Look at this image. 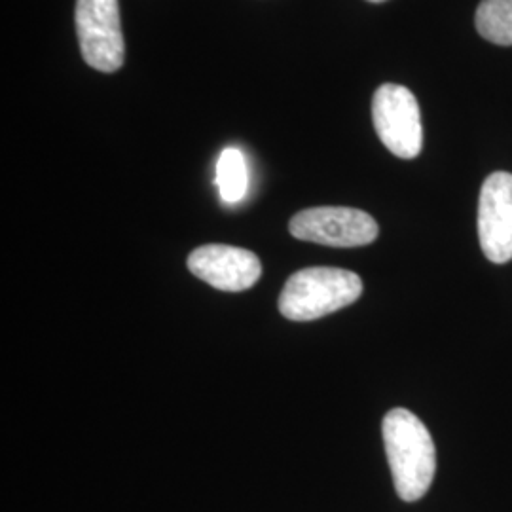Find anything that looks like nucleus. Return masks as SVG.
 Here are the masks:
<instances>
[{
    "label": "nucleus",
    "instance_id": "nucleus-6",
    "mask_svg": "<svg viewBox=\"0 0 512 512\" xmlns=\"http://www.w3.org/2000/svg\"><path fill=\"white\" fill-rule=\"evenodd\" d=\"M478 239L494 264L512 260V173H492L478 198Z\"/></svg>",
    "mask_w": 512,
    "mask_h": 512
},
{
    "label": "nucleus",
    "instance_id": "nucleus-7",
    "mask_svg": "<svg viewBox=\"0 0 512 512\" xmlns=\"http://www.w3.org/2000/svg\"><path fill=\"white\" fill-rule=\"evenodd\" d=\"M186 266L192 274L224 293H241L255 285L262 274L260 258L234 245H202L194 249Z\"/></svg>",
    "mask_w": 512,
    "mask_h": 512
},
{
    "label": "nucleus",
    "instance_id": "nucleus-2",
    "mask_svg": "<svg viewBox=\"0 0 512 512\" xmlns=\"http://www.w3.org/2000/svg\"><path fill=\"white\" fill-rule=\"evenodd\" d=\"M363 294L361 277L342 268L315 266L291 275L279 294V311L291 321H315L344 310Z\"/></svg>",
    "mask_w": 512,
    "mask_h": 512
},
{
    "label": "nucleus",
    "instance_id": "nucleus-5",
    "mask_svg": "<svg viewBox=\"0 0 512 512\" xmlns=\"http://www.w3.org/2000/svg\"><path fill=\"white\" fill-rule=\"evenodd\" d=\"M291 236L329 247H363L378 238V222L361 209L311 207L289 222Z\"/></svg>",
    "mask_w": 512,
    "mask_h": 512
},
{
    "label": "nucleus",
    "instance_id": "nucleus-4",
    "mask_svg": "<svg viewBox=\"0 0 512 512\" xmlns=\"http://www.w3.org/2000/svg\"><path fill=\"white\" fill-rule=\"evenodd\" d=\"M374 128L384 147L397 158L414 160L423 147L418 99L399 84L380 86L372 99Z\"/></svg>",
    "mask_w": 512,
    "mask_h": 512
},
{
    "label": "nucleus",
    "instance_id": "nucleus-10",
    "mask_svg": "<svg viewBox=\"0 0 512 512\" xmlns=\"http://www.w3.org/2000/svg\"><path fill=\"white\" fill-rule=\"evenodd\" d=\"M368 2H385V0H368Z\"/></svg>",
    "mask_w": 512,
    "mask_h": 512
},
{
    "label": "nucleus",
    "instance_id": "nucleus-8",
    "mask_svg": "<svg viewBox=\"0 0 512 512\" xmlns=\"http://www.w3.org/2000/svg\"><path fill=\"white\" fill-rule=\"evenodd\" d=\"M217 186L222 202L239 203L249 190V171L243 152L236 147L222 150L217 162Z\"/></svg>",
    "mask_w": 512,
    "mask_h": 512
},
{
    "label": "nucleus",
    "instance_id": "nucleus-3",
    "mask_svg": "<svg viewBox=\"0 0 512 512\" xmlns=\"http://www.w3.org/2000/svg\"><path fill=\"white\" fill-rule=\"evenodd\" d=\"M74 21L84 61L101 73L118 71L126 57L118 0H76Z\"/></svg>",
    "mask_w": 512,
    "mask_h": 512
},
{
    "label": "nucleus",
    "instance_id": "nucleus-9",
    "mask_svg": "<svg viewBox=\"0 0 512 512\" xmlns=\"http://www.w3.org/2000/svg\"><path fill=\"white\" fill-rule=\"evenodd\" d=\"M475 21L480 37L499 46H512V0H482Z\"/></svg>",
    "mask_w": 512,
    "mask_h": 512
},
{
    "label": "nucleus",
    "instance_id": "nucleus-1",
    "mask_svg": "<svg viewBox=\"0 0 512 512\" xmlns=\"http://www.w3.org/2000/svg\"><path fill=\"white\" fill-rule=\"evenodd\" d=\"M385 454L397 495L418 501L437 473V448L425 423L406 408H393L382 421Z\"/></svg>",
    "mask_w": 512,
    "mask_h": 512
}]
</instances>
